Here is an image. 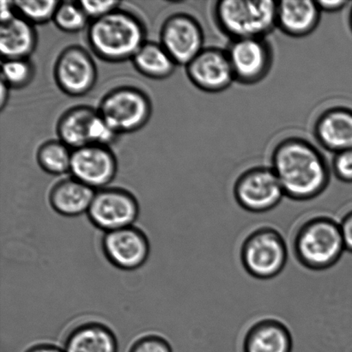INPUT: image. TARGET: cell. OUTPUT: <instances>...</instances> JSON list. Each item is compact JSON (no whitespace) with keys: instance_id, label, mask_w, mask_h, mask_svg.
Wrapping results in <instances>:
<instances>
[{"instance_id":"cell-1","label":"cell","mask_w":352,"mask_h":352,"mask_svg":"<svg viewBox=\"0 0 352 352\" xmlns=\"http://www.w3.org/2000/svg\"><path fill=\"white\" fill-rule=\"evenodd\" d=\"M271 163L285 196L295 201L316 199L329 185L331 172L325 157L302 138H286L278 143Z\"/></svg>"},{"instance_id":"cell-2","label":"cell","mask_w":352,"mask_h":352,"mask_svg":"<svg viewBox=\"0 0 352 352\" xmlns=\"http://www.w3.org/2000/svg\"><path fill=\"white\" fill-rule=\"evenodd\" d=\"M292 250L296 261L308 270L333 267L346 251L340 222L327 215L303 221L293 234Z\"/></svg>"},{"instance_id":"cell-3","label":"cell","mask_w":352,"mask_h":352,"mask_svg":"<svg viewBox=\"0 0 352 352\" xmlns=\"http://www.w3.org/2000/svg\"><path fill=\"white\" fill-rule=\"evenodd\" d=\"M87 38L93 52L109 62L132 60L146 43L143 23L132 13L120 9L91 21Z\"/></svg>"},{"instance_id":"cell-4","label":"cell","mask_w":352,"mask_h":352,"mask_svg":"<svg viewBox=\"0 0 352 352\" xmlns=\"http://www.w3.org/2000/svg\"><path fill=\"white\" fill-rule=\"evenodd\" d=\"M277 6L272 0H222L214 6V19L232 41L265 39L277 28Z\"/></svg>"},{"instance_id":"cell-5","label":"cell","mask_w":352,"mask_h":352,"mask_svg":"<svg viewBox=\"0 0 352 352\" xmlns=\"http://www.w3.org/2000/svg\"><path fill=\"white\" fill-rule=\"evenodd\" d=\"M241 265L252 278L270 280L278 277L287 265V243L275 228L260 226L245 236L240 247Z\"/></svg>"},{"instance_id":"cell-6","label":"cell","mask_w":352,"mask_h":352,"mask_svg":"<svg viewBox=\"0 0 352 352\" xmlns=\"http://www.w3.org/2000/svg\"><path fill=\"white\" fill-rule=\"evenodd\" d=\"M98 112L119 135L136 132L146 125L151 116V104L140 89L122 87L102 98Z\"/></svg>"},{"instance_id":"cell-7","label":"cell","mask_w":352,"mask_h":352,"mask_svg":"<svg viewBox=\"0 0 352 352\" xmlns=\"http://www.w3.org/2000/svg\"><path fill=\"white\" fill-rule=\"evenodd\" d=\"M233 195L241 209L254 214L271 212L285 197L272 168L264 166L248 168L238 176Z\"/></svg>"},{"instance_id":"cell-8","label":"cell","mask_w":352,"mask_h":352,"mask_svg":"<svg viewBox=\"0 0 352 352\" xmlns=\"http://www.w3.org/2000/svg\"><path fill=\"white\" fill-rule=\"evenodd\" d=\"M87 213L93 226L106 233L133 226L140 215V205L132 192L105 188L96 192Z\"/></svg>"},{"instance_id":"cell-9","label":"cell","mask_w":352,"mask_h":352,"mask_svg":"<svg viewBox=\"0 0 352 352\" xmlns=\"http://www.w3.org/2000/svg\"><path fill=\"white\" fill-rule=\"evenodd\" d=\"M236 82L256 85L271 71L274 53L264 38L234 40L226 50Z\"/></svg>"},{"instance_id":"cell-10","label":"cell","mask_w":352,"mask_h":352,"mask_svg":"<svg viewBox=\"0 0 352 352\" xmlns=\"http://www.w3.org/2000/svg\"><path fill=\"white\" fill-rule=\"evenodd\" d=\"M162 46L176 65H188L205 47L201 25L188 14L178 13L168 17L162 27Z\"/></svg>"},{"instance_id":"cell-11","label":"cell","mask_w":352,"mask_h":352,"mask_svg":"<svg viewBox=\"0 0 352 352\" xmlns=\"http://www.w3.org/2000/svg\"><path fill=\"white\" fill-rule=\"evenodd\" d=\"M102 248L107 260L123 271H134L143 267L151 251L146 233L134 226L106 232Z\"/></svg>"},{"instance_id":"cell-12","label":"cell","mask_w":352,"mask_h":352,"mask_svg":"<svg viewBox=\"0 0 352 352\" xmlns=\"http://www.w3.org/2000/svg\"><path fill=\"white\" fill-rule=\"evenodd\" d=\"M54 78L65 94L82 96L95 85L98 71L88 52L80 47H67L58 58Z\"/></svg>"},{"instance_id":"cell-13","label":"cell","mask_w":352,"mask_h":352,"mask_svg":"<svg viewBox=\"0 0 352 352\" xmlns=\"http://www.w3.org/2000/svg\"><path fill=\"white\" fill-rule=\"evenodd\" d=\"M190 81L207 93L226 91L236 82L226 50L205 47L186 65Z\"/></svg>"},{"instance_id":"cell-14","label":"cell","mask_w":352,"mask_h":352,"mask_svg":"<svg viewBox=\"0 0 352 352\" xmlns=\"http://www.w3.org/2000/svg\"><path fill=\"white\" fill-rule=\"evenodd\" d=\"M70 173L89 188L103 189L116 177V158L109 147L89 144L72 151Z\"/></svg>"},{"instance_id":"cell-15","label":"cell","mask_w":352,"mask_h":352,"mask_svg":"<svg viewBox=\"0 0 352 352\" xmlns=\"http://www.w3.org/2000/svg\"><path fill=\"white\" fill-rule=\"evenodd\" d=\"M314 133L320 146L331 153L352 149V109L344 106L326 109L317 118Z\"/></svg>"},{"instance_id":"cell-16","label":"cell","mask_w":352,"mask_h":352,"mask_svg":"<svg viewBox=\"0 0 352 352\" xmlns=\"http://www.w3.org/2000/svg\"><path fill=\"white\" fill-rule=\"evenodd\" d=\"M292 349L291 330L274 317H265L252 324L241 344L243 352H292Z\"/></svg>"},{"instance_id":"cell-17","label":"cell","mask_w":352,"mask_h":352,"mask_svg":"<svg viewBox=\"0 0 352 352\" xmlns=\"http://www.w3.org/2000/svg\"><path fill=\"white\" fill-rule=\"evenodd\" d=\"M322 10L313 0L278 1L277 28L294 38L309 36L318 27Z\"/></svg>"},{"instance_id":"cell-18","label":"cell","mask_w":352,"mask_h":352,"mask_svg":"<svg viewBox=\"0 0 352 352\" xmlns=\"http://www.w3.org/2000/svg\"><path fill=\"white\" fill-rule=\"evenodd\" d=\"M96 192L74 177L62 179L51 189L50 206L61 216L78 217L88 212Z\"/></svg>"},{"instance_id":"cell-19","label":"cell","mask_w":352,"mask_h":352,"mask_svg":"<svg viewBox=\"0 0 352 352\" xmlns=\"http://www.w3.org/2000/svg\"><path fill=\"white\" fill-rule=\"evenodd\" d=\"M63 349L65 352H118V341L104 324L86 322L68 333Z\"/></svg>"},{"instance_id":"cell-20","label":"cell","mask_w":352,"mask_h":352,"mask_svg":"<svg viewBox=\"0 0 352 352\" xmlns=\"http://www.w3.org/2000/svg\"><path fill=\"white\" fill-rule=\"evenodd\" d=\"M37 36L33 24L16 15L1 23L0 51L3 60L28 58L36 47Z\"/></svg>"},{"instance_id":"cell-21","label":"cell","mask_w":352,"mask_h":352,"mask_svg":"<svg viewBox=\"0 0 352 352\" xmlns=\"http://www.w3.org/2000/svg\"><path fill=\"white\" fill-rule=\"evenodd\" d=\"M98 111L86 106L75 107L61 116L57 126L60 141L72 151L91 144V129Z\"/></svg>"},{"instance_id":"cell-22","label":"cell","mask_w":352,"mask_h":352,"mask_svg":"<svg viewBox=\"0 0 352 352\" xmlns=\"http://www.w3.org/2000/svg\"><path fill=\"white\" fill-rule=\"evenodd\" d=\"M141 74L153 79H163L173 74L176 65L160 43H146L132 58Z\"/></svg>"},{"instance_id":"cell-23","label":"cell","mask_w":352,"mask_h":352,"mask_svg":"<svg viewBox=\"0 0 352 352\" xmlns=\"http://www.w3.org/2000/svg\"><path fill=\"white\" fill-rule=\"evenodd\" d=\"M72 151L61 141H50L38 150L37 161L47 173L61 175L70 172Z\"/></svg>"},{"instance_id":"cell-24","label":"cell","mask_w":352,"mask_h":352,"mask_svg":"<svg viewBox=\"0 0 352 352\" xmlns=\"http://www.w3.org/2000/svg\"><path fill=\"white\" fill-rule=\"evenodd\" d=\"M88 20L79 3L75 1L60 2L53 19L58 29L67 33L84 30Z\"/></svg>"},{"instance_id":"cell-25","label":"cell","mask_w":352,"mask_h":352,"mask_svg":"<svg viewBox=\"0 0 352 352\" xmlns=\"http://www.w3.org/2000/svg\"><path fill=\"white\" fill-rule=\"evenodd\" d=\"M60 1L46 0V1H15L17 15L30 23L41 24L54 19Z\"/></svg>"},{"instance_id":"cell-26","label":"cell","mask_w":352,"mask_h":352,"mask_svg":"<svg viewBox=\"0 0 352 352\" xmlns=\"http://www.w3.org/2000/svg\"><path fill=\"white\" fill-rule=\"evenodd\" d=\"M33 75L32 65L27 58L5 60L2 62L1 80L9 87H24L31 81Z\"/></svg>"},{"instance_id":"cell-27","label":"cell","mask_w":352,"mask_h":352,"mask_svg":"<svg viewBox=\"0 0 352 352\" xmlns=\"http://www.w3.org/2000/svg\"><path fill=\"white\" fill-rule=\"evenodd\" d=\"M129 352H173V350L164 338L149 334L137 340L131 346Z\"/></svg>"},{"instance_id":"cell-28","label":"cell","mask_w":352,"mask_h":352,"mask_svg":"<svg viewBox=\"0 0 352 352\" xmlns=\"http://www.w3.org/2000/svg\"><path fill=\"white\" fill-rule=\"evenodd\" d=\"M331 170L340 182L352 183V149L334 154Z\"/></svg>"},{"instance_id":"cell-29","label":"cell","mask_w":352,"mask_h":352,"mask_svg":"<svg viewBox=\"0 0 352 352\" xmlns=\"http://www.w3.org/2000/svg\"><path fill=\"white\" fill-rule=\"evenodd\" d=\"M81 8L89 19L96 20L119 9L118 1H79Z\"/></svg>"},{"instance_id":"cell-30","label":"cell","mask_w":352,"mask_h":352,"mask_svg":"<svg viewBox=\"0 0 352 352\" xmlns=\"http://www.w3.org/2000/svg\"><path fill=\"white\" fill-rule=\"evenodd\" d=\"M340 226L346 250L352 253V210L340 221Z\"/></svg>"},{"instance_id":"cell-31","label":"cell","mask_w":352,"mask_h":352,"mask_svg":"<svg viewBox=\"0 0 352 352\" xmlns=\"http://www.w3.org/2000/svg\"><path fill=\"white\" fill-rule=\"evenodd\" d=\"M318 3L319 8L322 12H338L341 10L346 8L349 5V2L343 1V0H338V1H316Z\"/></svg>"},{"instance_id":"cell-32","label":"cell","mask_w":352,"mask_h":352,"mask_svg":"<svg viewBox=\"0 0 352 352\" xmlns=\"http://www.w3.org/2000/svg\"><path fill=\"white\" fill-rule=\"evenodd\" d=\"M25 352H65L60 347L51 344H39L30 347Z\"/></svg>"},{"instance_id":"cell-33","label":"cell","mask_w":352,"mask_h":352,"mask_svg":"<svg viewBox=\"0 0 352 352\" xmlns=\"http://www.w3.org/2000/svg\"><path fill=\"white\" fill-rule=\"evenodd\" d=\"M8 91L9 86L7 85L5 82L1 80V100H0V105H1V109L5 108L7 99H8Z\"/></svg>"},{"instance_id":"cell-34","label":"cell","mask_w":352,"mask_h":352,"mask_svg":"<svg viewBox=\"0 0 352 352\" xmlns=\"http://www.w3.org/2000/svg\"><path fill=\"white\" fill-rule=\"evenodd\" d=\"M349 24H350V29L352 32V6L350 12V16H349Z\"/></svg>"}]
</instances>
